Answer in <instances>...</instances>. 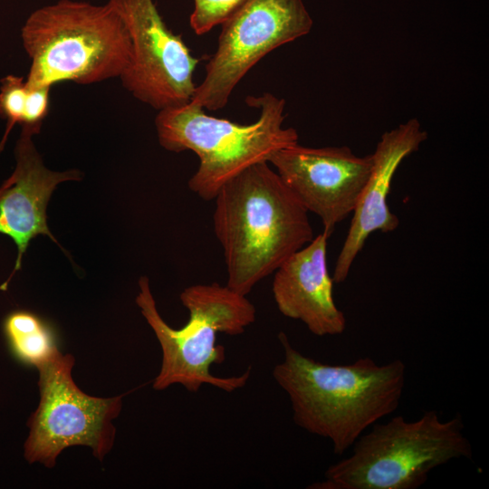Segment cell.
Instances as JSON below:
<instances>
[{"label":"cell","mask_w":489,"mask_h":489,"mask_svg":"<svg viewBox=\"0 0 489 489\" xmlns=\"http://www.w3.org/2000/svg\"><path fill=\"white\" fill-rule=\"evenodd\" d=\"M278 337L284 355L273 377L290 399L293 421L330 440L336 455H343L368 427L398 408L406 381L402 360L379 365L364 357L330 365L301 353L283 332Z\"/></svg>","instance_id":"6da1fadb"},{"label":"cell","mask_w":489,"mask_h":489,"mask_svg":"<svg viewBox=\"0 0 489 489\" xmlns=\"http://www.w3.org/2000/svg\"><path fill=\"white\" fill-rule=\"evenodd\" d=\"M213 214L227 272L226 286L246 296L309 244L308 211L268 162L247 168L217 192Z\"/></svg>","instance_id":"7a4b0ae2"},{"label":"cell","mask_w":489,"mask_h":489,"mask_svg":"<svg viewBox=\"0 0 489 489\" xmlns=\"http://www.w3.org/2000/svg\"><path fill=\"white\" fill-rule=\"evenodd\" d=\"M21 35L31 59L25 79L31 88L120 78L132 51L123 22L108 3L59 0L32 12Z\"/></svg>","instance_id":"3957f363"},{"label":"cell","mask_w":489,"mask_h":489,"mask_svg":"<svg viewBox=\"0 0 489 489\" xmlns=\"http://www.w3.org/2000/svg\"><path fill=\"white\" fill-rule=\"evenodd\" d=\"M246 102L260 109V115L245 125L207 115L190 101L162 109L156 116L158 142L165 149L197 154L199 164L188 187L206 201L247 168L268 162L277 150L298 143L296 129L283 127L284 99L264 92Z\"/></svg>","instance_id":"277c9868"},{"label":"cell","mask_w":489,"mask_h":489,"mask_svg":"<svg viewBox=\"0 0 489 489\" xmlns=\"http://www.w3.org/2000/svg\"><path fill=\"white\" fill-rule=\"evenodd\" d=\"M139 287L136 303L162 350L161 368L154 379V389L163 390L179 384L189 392H197L206 384L233 392L246 384L250 369L240 376L227 378L210 372L211 365L220 364L225 359V348L216 344L217 333L239 335L255 321V308L246 296L217 283L187 287L179 298L189 312V319L176 330L158 313L146 276L139 279Z\"/></svg>","instance_id":"5b68a950"},{"label":"cell","mask_w":489,"mask_h":489,"mask_svg":"<svg viewBox=\"0 0 489 489\" xmlns=\"http://www.w3.org/2000/svg\"><path fill=\"white\" fill-rule=\"evenodd\" d=\"M351 454L330 465L309 489H417L436 468L473 455L462 417L443 420L436 410L408 421L396 416L375 423Z\"/></svg>","instance_id":"8992f818"},{"label":"cell","mask_w":489,"mask_h":489,"mask_svg":"<svg viewBox=\"0 0 489 489\" xmlns=\"http://www.w3.org/2000/svg\"><path fill=\"white\" fill-rule=\"evenodd\" d=\"M74 358L59 350L35 368L39 372L40 402L27 426L24 457L29 463L55 465L60 453L72 446L91 448L99 460L110 451L115 427L112 420L121 410L122 396L96 398L74 383Z\"/></svg>","instance_id":"52a82bcc"},{"label":"cell","mask_w":489,"mask_h":489,"mask_svg":"<svg viewBox=\"0 0 489 489\" xmlns=\"http://www.w3.org/2000/svg\"><path fill=\"white\" fill-rule=\"evenodd\" d=\"M313 25L302 0H246L221 24L217 48L190 102L224 108L246 73L274 49L308 34Z\"/></svg>","instance_id":"ba28073f"},{"label":"cell","mask_w":489,"mask_h":489,"mask_svg":"<svg viewBox=\"0 0 489 489\" xmlns=\"http://www.w3.org/2000/svg\"><path fill=\"white\" fill-rule=\"evenodd\" d=\"M123 22L131 56L120 80L125 89L155 110L191 101L199 60L181 35L166 24L154 0H108Z\"/></svg>","instance_id":"9c48e42d"},{"label":"cell","mask_w":489,"mask_h":489,"mask_svg":"<svg viewBox=\"0 0 489 489\" xmlns=\"http://www.w3.org/2000/svg\"><path fill=\"white\" fill-rule=\"evenodd\" d=\"M308 212L320 217L323 233L353 213L369 177L372 157L357 156L347 146L281 149L268 160Z\"/></svg>","instance_id":"30bf717a"},{"label":"cell","mask_w":489,"mask_h":489,"mask_svg":"<svg viewBox=\"0 0 489 489\" xmlns=\"http://www.w3.org/2000/svg\"><path fill=\"white\" fill-rule=\"evenodd\" d=\"M427 132L417 119H410L384 132L372 157L369 177L352 213L350 225L338 255L332 279L343 283L367 238L376 231L388 233L399 225L387 204L393 177L400 163L427 140Z\"/></svg>","instance_id":"8fae6325"},{"label":"cell","mask_w":489,"mask_h":489,"mask_svg":"<svg viewBox=\"0 0 489 489\" xmlns=\"http://www.w3.org/2000/svg\"><path fill=\"white\" fill-rule=\"evenodd\" d=\"M39 130L23 126L15 147L14 171L0 186V234L12 238L17 247L12 275L20 269L33 238L45 235L56 241L47 225L49 199L60 183L81 179L78 170L58 172L44 166L33 140Z\"/></svg>","instance_id":"7c38bea8"},{"label":"cell","mask_w":489,"mask_h":489,"mask_svg":"<svg viewBox=\"0 0 489 489\" xmlns=\"http://www.w3.org/2000/svg\"><path fill=\"white\" fill-rule=\"evenodd\" d=\"M329 237L322 232L288 257L275 270L272 286L279 312L320 337L340 335L347 326L333 297L334 282L327 265Z\"/></svg>","instance_id":"4fadbf2b"},{"label":"cell","mask_w":489,"mask_h":489,"mask_svg":"<svg viewBox=\"0 0 489 489\" xmlns=\"http://www.w3.org/2000/svg\"><path fill=\"white\" fill-rule=\"evenodd\" d=\"M4 331L13 354L25 364L36 367L59 350L50 329L27 311L8 314L4 321Z\"/></svg>","instance_id":"5bb4252c"},{"label":"cell","mask_w":489,"mask_h":489,"mask_svg":"<svg viewBox=\"0 0 489 489\" xmlns=\"http://www.w3.org/2000/svg\"><path fill=\"white\" fill-rule=\"evenodd\" d=\"M27 92L24 77L10 74L1 80L0 115L7 120V126L0 149L13 127L17 123L23 124L24 122Z\"/></svg>","instance_id":"9a60e30c"},{"label":"cell","mask_w":489,"mask_h":489,"mask_svg":"<svg viewBox=\"0 0 489 489\" xmlns=\"http://www.w3.org/2000/svg\"><path fill=\"white\" fill-rule=\"evenodd\" d=\"M246 0H193L190 27L197 35L225 22Z\"/></svg>","instance_id":"2e32d148"},{"label":"cell","mask_w":489,"mask_h":489,"mask_svg":"<svg viewBox=\"0 0 489 489\" xmlns=\"http://www.w3.org/2000/svg\"><path fill=\"white\" fill-rule=\"evenodd\" d=\"M50 89L49 86L27 87L26 108L22 126L41 128L42 121L48 114Z\"/></svg>","instance_id":"e0dca14e"}]
</instances>
